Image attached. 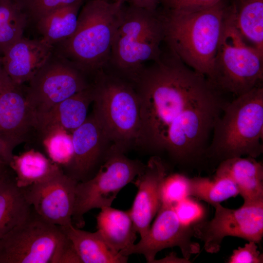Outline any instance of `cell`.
Returning <instances> with one entry per match:
<instances>
[{
  "mask_svg": "<svg viewBox=\"0 0 263 263\" xmlns=\"http://www.w3.org/2000/svg\"><path fill=\"white\" fill-rule=\"evenodd\" d=\"M169 50L130 81L140 102L137 146L165 152L179 164H194L206 158L214 126L229 101Z\"/></svg>",
  "mask_w": 263,
  "mask_h": 263,
  "instance_id": "6da1fadb",
  "label": "cell"
},
{
  "mask_svg": "<svg viewBox=\"0 0 263 263\" xmlns=\"http://www.w3.org/2000/svg\"><path fill=\"white\" fill-rule=\"evenodd\" d=\"M229 9L222 0L195 11L168 8L161 15L164 41L186 65L206 76L213 75L215 60Z\"/></svg>",
  "mask_w": 263,
  "mask_h": 263,
  "instance_id": "7a4b0ae2",
  "label": "cell"
},
{
  "mask_svg": "<svg viewBox=\"0 0 263 263\" xmlns=\"http://www.w3.org/2000/svg\"><path fill=\"white\" fill-rule=\"evenodd\" d=\"M127 0H87L79 10L76 29L54 51L86 75L107 66Z\"/></svg>",
  "mask_w": 263,
  "mask_h": 263,
  "instance_id": "3957f363",
  "label": "cell"
},
{
  "mask_svg": "<svg viewBox=\"0 0 263 263\" xmlns=\"http://www.w3.org/2000/svg\"><path fill=\"white\" fill-rule=\"evenodd\" d=\"M263 88L258 86L229 101L216 122L206 158L219 162L259 157L263 151Z\"/></svg>",
  "mask_w": 263,
  "mask_h": 263,
  "instance_id": "277c9868",
  "label": "cell"
},
{
  "mask_svg": "<svg viewBox=\"0 0 263 263\" xmlns=\"http://www.w3.org/2000/svg\"><path fill=\"white\" fill-rule=\"evenodd\" d=\"M93 113L111 145L125 152L137 146L141 128L140 102L132 83L104 68L95 74Z\"/></svg>",
  "mask_w": 263,
  "mask_h": 263,
  "instance_id": "5b68a950",
  "label": "cell"
},
{
  "mask_svg": "<svg viewBox=\"0 0 263 263\" xmlns=\"http://www.w3.org/2000/svg\"><path fill=\"white\" fill-rule=\"evenodd\" d=\"M164 40L162 20L156 11L125 5L108 65L118 75L130 80L145 63L160 58Z\"/></svg>",
  "mask_w": 263,
  "mask_h": 263,
  "instance_id": "8992f818",
  "label": "cell"
},
{
  "mask_svg": "<svg viewBox=\"0 0 263 263\" xmlns=\"http://www.w3.org/2000/svg\"><path fill=\"white\" fill-rule=\"evenodd\" d=\"M263 60V54L245 43L229 9L209 81L222 92L238 96L261 85Z\"/></svg>",
  "mask_w": 263,
  "mask_h": 263,
  "instance_id": "52a82bcc",
  "label": "cell"
},
{
  "mask_svg": "<svg viewBox=\"0 0 263 263\" xmlns=\"http://www.w3.org/2000/svg\"><path fill=\"white\" fill-rule=\"evenodd\" d=\"M124 153L111 146L95 175L77 183L72 218L75 226H84V216L90 210L111 206L120 190L142 170L145 164Z\"/></svg>",
  "mask_w": 263,
  "mask_h": 263,
  "instance_id": "ba28073f",
  "label": "cell"
},
{
  "mask_svg": "<svg viewBox=\"0 0 263 263\" xmlns=\"http://www.w3.org/2000/svg\"><path fill=\"white\" fill-rule=\"evenodd\" d=\"M86 75L73 63L54 50L25 89L27 101L36 118L87 88L91 83Z\"/></svg>",
  "mask_w": 263,
  "mask_h": 263,
  "instance_id": "9c48e42d",
  "label": "cell"
},
{
  "mask_svg": "<svg viewBox=\"0 0 263 263\" xmlns=\"http://www.w3.org/2000/svg\"><path fill=\"white\" fill-rule=\"evenodd\" d=\"M65 233L33 209L28 216L0 240V263H50Z\"/></svg>",
  "mask_w": 263,
  "mask_h": 263,
  "instance_id": "30bf717a",
  "label": "cell"
},
{
  "mask_svg": "<svg viewBox=\"0 0 263 263\" xmlns=\"http://www.w3.org/2000/svg\"><path fill=\"white\" fill-rule=\"evenodd\" d=\"M212 206L215 209L212 219H202L191 225L194 237L203 242L207 252H218L227 236L256 243L261 242L263 236V201L243 205L238 209L225 207L220 204Z\"/></svg>",
  "mask_w": 263,
  "mask_h": 263,
  "instance_id": "8fae6325",
  "label": "cell"
},
{
  "mask_svg": "<svg viewBox=\"0 0 263 263\" xmlns=\"http://www.w3.org/2000/svg\"><path fill=\"white\" fill-rule=\"evenodd\" d=\"M191 225L182 222L173 207L161 205L157 216L146 235L140 241L120 251L126 256L132 254L144 255L148 263H154L157 253L165 248L178 247L184 258L190 257L200 250L198 243L192 240Z\"/></svg>",
  "mask_w": 263,
  "mask_h": 263,
  "instance_id": "7c38bea8",
  "label": "cell"
},
{
  "mask_svg": "<svg viewBox=\"0 0 263 263\" xmlns=\"http://www.w3.org/2000/svg\"><path fill=\"white\" fill-rule=\"evenodd\" d=\"M77 183L60 167L45 179L21 188L27 201L39 216L63 227L73 225Z\"/></svg>",
  "mask_w": 263,
  "mask_h": 263,
  "instance_id": "4fadbf2b",
  "label": "cell"
},
{
  "mask_svg": "<svg viewBox=\"0 0 263 263\" xmlns=\"http://www.w3.org/2000/svg\"><path fill=\"white\" fill-rule=\"evenodd\" d=\"M73 155L62 168L64 172L78 182L93 177L111 146L100 123L93 113L72 133Z\"/></svg>",
  "mask_w": 263,
  "mask_h": 263,
  "instance_id": "5bb4252c",
  "label": "cell"
},
{
  "mask_svg": "<svg viewBox=\"0 0 263 263\" xmlns=\"http://www.w3.org/2000/svg\"><path fill=\"white\" fill-rule=\"evenodd\" d=\"M168 174L166 166L158 156L151 157L136 176L134 184L138 191L129 210L134 228L144 238L150 223L162 205L161 187Z\"/></svg>",
  "mask_w": 263,
  "mask_h": 263,
  "instance_id": "9a60e30c",
  "label": "cell"
},
{
  "mask_svg": "<svg viewBox=\"0 0 263 263\" xmlns=\"http://www.w3.org/2000/svg\"><path fill=\"white\" fill-rule=\"evenodd\" d=\"M21 86L11 81L0 91V139L13 149L36 131V116Z\"/></svg>",
  "mask_w": 263,
  "mask_h": 263,
  "instance_id": "2e32d148",
  "label": "cell"
},
{
  "mask_svg": "<svg viewBox=\"0 0 263 263\" xmlns=\"http://www.w3.org/2000/svg\"><path fill=\"white\" fill-rule=\"evenodd\" d=\"M54 46L40 39L22 37L2 53V66L12 82L22 85L29 82L54 52Z\"/></svg>",
  "mask_w": 263,
  "mask_h": 263,
  "instance_id": "e0dca14e",
  "label": "cell"
},
{
  "mask_svg": "<svg viewBox=\"0 0 263 263\" xmlns=\"http://www.w3.org/2000/svg\"><path fill=\"white\" fill-rule=\"evenodd\" d=\"M215 174L226 176L234 182L243 205L263 201V166L256 158L238 157L224 160Z\"/></svg>",
  "mask_w": 263,
  "mask_h": 263,
  "instance_id": "ac0fdd59",
  "label": "cell"
},
{
  "mask_svg": "<svg viewBox=\"0 0 263 263\" xmlns=\"http://www.w3.org/2000/svg\"><path fill=\"white\" fill-rule=\"evenodd\" d=\"M94 100L92 83L86 89L60 102L46 113L36 118V131L39 133L58 126L70 133L80 126L88 117V111Z\"/></svg>",
  "mask_w": 263,
  "mask_h": 263,
  "instance_id": "d6986e66",
  "label": "cell"
},
{
  "mask_svg": "<svg viewBox=\"0 0 263 263\" xmlns=\"http://www.w3.org/2000/svg\"><path fill=\"white\" fill-rule=\"evenodd\" d=\"M31 209L9 166L0 175V240L22 222Z\"/></svg>",
  "mask_w": 263,
  "mask_h": 263,
  "instance_id": "ffe728a7",
  "label": "cell"
},
{
  "mask_svg": "<svg viewBox=\"0 0 263 263\" xmlns=\"http://www.w3.org/2000/svg\"><path fill=\"white\" fill-rule=\"evenodd\" d=\"M97 231L105 242L116 252L134 244L136 233L129 210L104 207L96 217Z\"/></svg>",
  "mask_w": 263,
  "mask_h": 263,
  "instance_id": "44dd1931",
  "label": "cell"
},
{
  "mask_svg": "<svg viewBox=\"0 0 263 263\" xmlns=\"http://www.w3.org/2000/svg\"><path fill=\"white\" fill-rule=\"evenodd\" d=\"M72 242L82 263H125L128 256L112 249L96 231L82 230L73 225L61 227Z\"/></svg>",
  "mask_w": 263,
  "mask_h": 263,
  "instance_id": "7402d4cb",
  "label": "cell"
},
{
  "mask_svg": "<svg viewBox=\"0 0 263 263\" xmlns=\"http://www.w3.org/2000/svg\"><path fill=\"white\" fill-rule=\"evenodd\" d=\"M230 15L244 40L263 54V0H239Z\"/></svg>",
  "mask_w": 263,
  "mask_h": 263,
  "instance_id": "603a6c76",
  "label": "cell"
},
{
  "mask_svg": "<svg viewBox=\"0 0 263 263\" xmlns=\"http://www.w3.org/2000/svg\"><path fill=\"white\" fill-rule=\"evenodd\" d=\"M9 166L15 173L17 185L21 188L45 179L60 167L33 149L14 155Z\"/></svg>",
  "mask_w": 263,
  "mask_h": 263,
  "instance_id": "cb8c5ba5",
  "label": "cell"
},
{
  "mask_svg": "<svg viewBox=\"0 0 263 263\" xmlns=\"http://www.w3.org/2000/svg\"><path fill=\"white\" fill-rule=\"evenodd\" d=\"M82 6L76 4L58 9L37 21L36 23L41 38L55 46L70 38L76 29Z\"/></svg>",
  "mask_w": 263,
  "mask_h": 263,
  "instance_id": "d4e9b609",
  "label": "cell"
},
{
  "mask_svg": "<svg viewBox=\"0 0 263 263\" xmlns=\"http://www.w3.org/2000/svg\"><path fill=\"white\" fill-rule=\"evenodd\" d=\"M190 196L212 206L239 194L234 182L229 177L215 174L213 179L194 177L189 178Z\"/></svg>",
  "mask_w": 263,
  "mask_h": 263,
  "instance_id": "484cf974",
  "label": "cell"
},
{
  "mask_svg": "<svg viewBox=\"0 0 263 263\" xmlns=\"http://www.w3.org/2000/svg\"><path fill=\"white\" fill-rule=\"evenodd\" d=\"M28 21L15 0H0V54L23 37Z\"/></svg>",
  "mask_w": 263,
  "mask_h": 263,
  "instance_id": "4316f807",
  "label": "cell"
},
{
  "mask_svg": "<svg viewBox=\"0 0 263 263\" xmlns=\"http://www.w3.org/2000/svg\"><path fill=\"white\" fill-rule=\"evenodd\" d=\"M49 159L62 169L71 161L74 152L72 133L56 126L39 133Z\"/></svg>",
  "mask_w": 263,
  "mask_h": 263,
  "instance_id": "83f0119b",
  "label": "cell"
},
{
  "mask_svg": "<svg viewBox=\"0 0 263 263\" xmlns=\"http://www.w3.org/2000/svg\"><path fill=\"white\" fill-rule=\"evenodd\" d=\"M28 21L35 23L51 13L63 7L83 4L87 0H15Z\"/></svg>",
  "mask_w": 263,
  "mask_h": 263,
  "instance_id": "f1b7e54d",
  "label": "cell"
},
{
  "mask_svg": "<svg viewBox=\"0 0 263 263\" xmlns=\"http://www.w3.org/2000/svg\"><path fill=\"white\" fill-rule=\"evenodd\" d=\"M190 196L189 178L180 173L167 175L161 187L162 205L174 206Z\"/></svg>",
  "mask_w": 263,
  "mask_h": 263,
  "instance_id": "f546056e",
  "label": "cell"
},
{
  "mask_svg": "<svg viewBox=\"0 0 263 263\" xmlns=\"http://www.w3.org/2000/svg\"><path fill=\"white\" fill-rule=\"evenodd\" d=\"M173 208L180 220L188 225L202 220L205 214L203 207L190 196L177 203Z\"/></svg>",
  "mask_w": 263,
  "mask_h": 263,
  "instance_id": "4dcf8cb0",
  "label": "cell"
},
{
  "mask_svg": "<svg viewBox=\"0 0 263 263\" xmlns=\"http://www.w3.org/2000/svg\"><path fill=\"white\" fill-rule=\"evenodd\" d=\"M256 243L248 241L244 247L233 250L228 263H263V254L258 249Z\"/></svg>",
  "mask_w": 263,
  "mask_h": 263,
  "instance_id": "1f68e13d",
  "label": "cell"
},
{
  "mask_svg": "<svg viewBox=\"0 0 263 263\" xmlns=\"http://www.w3.org/2000/svg\"><path fill=\"white\" fill-rule=\"evenodd\" d=\"M50 263H82L72 242L65 234L56 246Z\"/></svg>",
  "mask_w": 263,
  "mask_h": 263,
  "instance_id": "d6a6232c",
  "label": "cell"
},
{
  "mask_svg": "<svg viewBox=\"0 0 263 263\" xmlns=\"http://www.w3.org/2000/svg\"><path fill=\"white\" fill-rule=\"evenodd\" d=\"M168 8L184 11L204 9L219 3L222 0H162Z\"/></svg>",
  "mask_w": 263,
  "mask_h": 263,
  "instance_id": "836d02e7",
  "label": "cell"
},
{
  "mask_svg": "<svg viewBox=\"0 0 263 263\" xmlns=\"http://www.w3.org/2000/svg\"><path fill=\"white\" fill-rule=\"evenodd\" d=\"M14 149L0 139V159L9 165L13 156Z\"/></svg>",
  "mask_w": 263,
  "mask_h": 263,
  "instance_id": "e575fe53",
  "label": "cell"
},
{
  "mask_svg": "<svg viewBox=\"0 0 263 263\" xmlns=\"http://www.w3.org/2000/svg\"><path fill=\"white\" fill-rule=\"evenodd\" d=\"M131 4L140 8L155 11L160 0H129Z\"/></svg>",
  "mask_w": 263,
  "mask_h": 263,
  "instance_id": "d590c367",
  "label": "cell"
},
{
  "mask_svg": "<svg viewBox=\"0 0 263 263\" xmlns=\"http://www.w3.org/2000/svg\"><path fill=\"white\" fill-rule=\"evenodd\" d=\"M11 82V79L3 70L0 74V91Z\"/></svg>",
  "mask_w": 263,
  "mask_h": 263,
  "instance_id": "8d00e7d4",
  "label": "cell"
},
{
  "mask_svg": "<svg viewBox=\"0 0 263 263\" xmlns=\"http://www.w3.org/2000/svg\"><path fill=\"white\" fill-rule=\"evenodd\" d=\"M9 165L0 159V175L8 168Z\"/></svg>",
  "mask_w": 263,
  "mask_h": 263,
  "instance_id": "74e56055",
  "label": "cell"
},
{
  "mask_svg": "<svg viewBox=\"0 0 263 263\" xmlns=\"http://www.w3.org/2000/svg\"><path fill=\"white\" fill-rule=\"evenodd\" d=\"M3 71L2 66L1 56H0V74Z\"/></svg>",
  "mask_w": 263,
  "mask_h": 263,
  "instance_id": "f35d334b",
  "label": "cell"
}]
</instances>
